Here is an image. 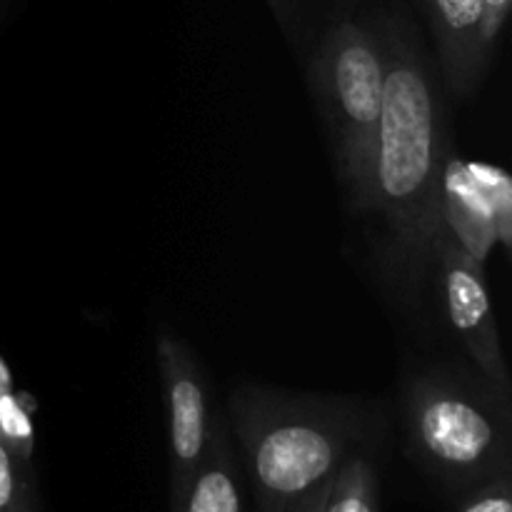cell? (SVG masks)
<instances>
[{
    "instance_id": "cell-7",
    "label": "cell",
    "mask_w": 512,
    "mask_h": 512,
    "mask_svg": "<svg viewBox=\"0 0 512 512\" xmlns=\"http://www.w3.org/2000/svg\"><path fill=\"white\" fill-rule=\"evenodd\" d=\"M428 10L440 68L455 95H468L488 70L510 0H420Z\"/></svg>"
},
{
    "instance_id": "cell-13",
    "label": "cell",
    "mask_w": 512,
    "mask_h": 512,
    "mask_svg": "<svg viewBox=\"0 0 512 512\" xmlns=\"http://www.w3.org/2000/svg\"><path fill=\"white\" fill-rule=\"evenodd\" d=\"M455 512H512V483L510 475L495 478L480 488L470 490L468 498Z\"/></svg>"
},
{
    "instance_id": "cell-3",
    "label": "cell",
    "mask_w": 512,
    "mask_h": 512,
    "mask_svg": "<svg viewBox=\"0 0 512 512\" xmlns=\"http://www.w3.org/2000/svg\"><path fill=\"white\" fill-rule=\"evenodd\" d=\"M385 43L373 20L330 25L315 55V90L333 145L335 165L358 210L368 195L370 158L385 90Z\"/></svg>"
},
{
    "instance_id": "cell-14",
    "label": "cell",
    "mask_w": 512,
    "mask_h": 512,
    "mask_svg": "<svg viewBox=\"0 0 512 512\" xmlns=\"http://www.w3.org/2000/svg\"><path fill=\"white\" fill-rule=\"evenodd\" d=\"M333 483V480H330ZM330 483L323 485L320 490H315L313 495H308L305 500H300L290 512H325V503H328V493H330Z\"/></svg>"
},
{
    "instance_id": "cell-6",
    "label": "cell",
    "mask_w": 512,
    "mask_h": 512,
    "mask_svg": "<svg viewBox=\"0 0 512 512\" xmlns=\"http://www.w3.org/2000/svg\"><path fill=\"white\" fill-rule=\"evenodd\" d=\"M158 365L170 420V503L178 505L203 460L213 423L203 375L183 340L160 335Z\"/></svg>"
},
{
    "instance_id": "cell-5",
    "label": "cell",
    "mask_w": 512,
    "mask_h": 512,
    "mask_svg": "<svg viewBox=\"0 0 512 512\" xmlns=\"http://www.w3.org/2000/svg\"><path fill=\"white\" fill-rule=\"evenodd\" d=\"M435 258L440 263L443 278L445 308L453 323L455 335L470 358L475 360L485 378L490 380L498 395L508 400L510 378L500 350L498 323H495L493 303H490L488 283L480 260L445 228L435 243Z\"/></svg>"
},
{
    "instance_id": "cell-15",
    "label": "cell",
    "mask_w": 512,
    "mask_h": 512,
    "mask_svg": "<svg viewBox=\"0 0 512 512\" xmlns=\"http://www.w3.org/2000/svg\"><path fill=\"white\" fill-rule=\"evenodd\" d=\"M13 390V373H10V368L5 365V360L0 358V395L10 393Z\"/></svg>"
},
{
    "instance_id": "cell-10",
    "label": "cell",
    "mask_w": 512,
    "mask_h": 512,
    "mask_svg": "<svg viewBox=\"0 0 512 512\" xmlns=\"http://www.w3.org/2000/svg\"><path fill=\"white\" fill-rule=\"evenodd\" d=\"M325 512H378L375 470L363 455H350L330 483Z\"/></svg>"
},
{
    "instance_id": "cell-16",
    "label": "cell",
    "mask_w": 512,
    "mask_h": 512,
    "mask_svg": "<svg viewBox=\"0 0 512 512\" xmlns=\"http://www.w3.org/2000/svg\"><path fill=\"white\" fill-rule=\"evenodd\" d=\"M283 3H285V0H270V5H273L275 13H278V18L285 23V8H283Z\"/></svg>"
},
{
    "instance_id": "cell-12",
    "label": "cell",
    "mask_w": 512,
    "mask_h": 512,
    "mask_svg": "<svg viewBox=\"0 0 512 512\" xmlns=\"http://www.w3.org/2000/svg\"><path fill=\"white\" fill-rule=\"evenodd\" d=\"M25 470L28 465L0 443V512H35Z\"/></svg>"
},
{
    "instance_id": "cell-2",
    "label": "cell",
    "mask_w": 512,
    "mask_h": 512,
    "mask_svg": "<svg viewBox=\"0 0 512 512\" xmlns=\"http://www.w3.org/2000/svg\"><path fill=\"white\" fill-rule=\"evenodd\" d=\"M230 410L263 512H290L328 485L365 438V413L345 400L240 388Z\"/></svg>"
},
{
    "instance_id": "cell-1",
    "label": "cell",
    "mask_w": 512,
    "mask_h": 512,
    "mask_svg": "<svg viewBox=\"0 0 512 512\" xmlns=\"http://www.w3.org/2000/svg\"><path fill=\"white\" fill-rule=\"evenodd\" d=\"M378 25L388 63L363 210L383 215L395 255L415 270L435 255V243L448 228L443 215L448 125L415 30L395 15Z\"/></svg>"
},
{
    "instance_id": "cell-11",
    "label": "cell",
    "mask_w": 512,
    "mask_h": 512,
    "mask_svg": "<svg viewBox=\"0 0 512 512\" xmlns=\"http://www.w3.org/2000/svg\"><path fill=\"white\" fill-rule=\"evenodd\" d=\"M0 443L23 465H30L35 448V430L30 420V405L13 390L0 395Z\"/></svg>"
},
{
    "instance_id": "cell-8",
    "label": "cell",
    "mask_w": 512,
    "mask_h": 512,
    "mask_svg": "<svg viewBox=\"0 0 512 512\" xmlns=\"http://www.w3.org/2000/svg\"><path fill=\"white\" fill-rule=\"evenodd\" d=\"M443 215L450 233L478 260L493 248L495 238L508 240L510 228L495 210L493 200L470 175L468 165L453 158L445 160L443 170Z\"/></svg>"
},
{
    "instance_id": "cell-4",
    "label": "cell",
    "mask_w": 512,
    "mask_h": 512,
    "mask_svg": "<svg viewBox=\"0 0 512 512\" xmlns=\"http://www.w3.org/2000/svg\"><path fill=\"white\" fill-rule=\"evenodd\" d=\"M413 453L450 488L475 490L510 475L508 415L450 378L428 375L405 393Z\"/></svg>"
},
{
    "instance_id": "cell-9",
    "label": "cell",
    "mask_w": 512,
    "mask_h": 512,
    "mask_svg": "<svg viewBox=\"0 0 512 512\" xmlns=\"http://www.w3.org/2000/svg\"><path fill=\"white\" fill-rule=\"evenodd\" d=\"M170 512H245L238 468L223 420L210 425L208 448L188 490Z\"/></svg>"
}]
</instances>
